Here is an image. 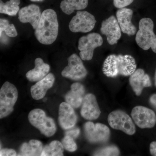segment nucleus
I'll return each mask as SVG.
<instances>
[{
    "label": "nucleus",
    "mask_w": 156,
    "mask_h": 156,
    "mask_svg": "<svg viewBox=\"0 0 156 156\" xmlns=\"http://www.w3.org/2000/svg\"><path fill=\"white\" fill-rule=\"evenodd\" d=\"M65 132V135L73 137L74 139L77 137L80 133V130L78 128H71Z\"/></svg>",
    "instance_id": "obj_30"
},
{
    "label": "nucleus",
    "mask_w": 156,
    "mask_h": 156,
    "mask_svg": "<svg viewBox=\"0 0 156 156\" xmlns=\"http://www.w3.org/2000/svg\"><path fill=\"white\" fill-rule=\"evenodd\" d=\"M20 0H10L6 3L0 1V13L9 16H15L20 11Z\"/></svg>",
    "instance_id": "obj_24"
},
{
    "label": "nucleus",
    "mask_w": 156,
    "mask_h": 156,
    "mask_svg": "<svg viewBox=\"0 0 156 156\" xmlns=\"http://www.w3.org/2000/svg\"><path fill=\"white\" fill-rule=\"evenodd\" d=\"M10 37H14L17 36V32L16 28L13 24L9 23V20L1 18L0 19V35L3 33Z\"/></svg>",
    "instance_id": "obj_25"
},
{
    "label": "nucleus",
    "mask_w": 156,
    "mask_h": 156,
    "mask_svg": "<svg viewBox=\"0 0 156 156\" xmlns=\"http://www.w3.org/2000/svg\"><path fill=\"white\" fill-rule=\"evenodd\" d=\"M85 92V88L82 84L74 83L71 86L70 90L65 95L66 101L73 108H78L83 104Z\"/></svg>",
    "instance_id": "obj_19"
},
{
    "label": "nucleus",
    "mask_w": 156,
    "mask_h": 156,
    "mask_svg": "<svg viewBox=\"0 0 156 156\" xmlns=\"http://www.w3.org/2000/svg\"><path fill=\"white\" fill-rule=\"evenodd\" d=\"M101 32L105 35L109 44H116L121 37L122 33L119 24L115 16H111L102 21Z\"/></svg>",
    "instance_id": "obj_12"
},
{
    "label": "nucleus",
    "mask_w": 156,
    "mask_h": 156,
    "mask_svg": "<svg viewBox=\"0 0 156 156\" xmlns=\"http://www.w3.org/2000/svg\"><path fill=\"white\" fill-rule=\"evenodd\" d=\"M84 130L86 138L91 143H105L109 139V128L101 123L87 122L84 125Z\"/></svg>",
    "instance_id": "obj_8"
},
{
    "label": "nucleus",
    "mask_w": 156,
    "mask_h": 156,
    "mask_svg": "<svg viewBox=\"0 0 156 156\" xmlns=\"http://www.w3.org/2000/svg\"><path fill=\"white\" fill-rule=\"evenodd\" d=\"M30 122L38 129L45 136H53L56 131V127L53 119L47 116L43 110L37 108L32 110L28 115Z\"/></svg>",
    "instance_id": "obj_4"
},
{
    "label": "nucleus",
    "mask_w": 156,
    "mask_h": 156,
    "mask_svg": "<svg viewBox=\"0 0 156 156\" xmlns=\"http://www.w3.org/2000/svg\"><path fill=\"white\" fill-rule=\"evenodd\" d=\"M50 70V65L45 63L41 58H37L35 60V67L29 71L26 76L30 82H38L48 75Z\"/></svg>",
    "instance_id": "obj_20"
},
{
    "label": "nucleus",
    "mask_w": 156,
    "mask_h": 156,
    "mask_svg": "<svg viewBox=\"0 0 156 156\" xmlns=\"http://www.w3.org/2000/svg\"><path fill=\"white\" fill-rule=\"evenodd\" d=\"M154 84L155 86L156 87V69L155 70V75H154Z\"/></svg>",
    "instance_id": "obj_34"
},
{
    "label": "nucleus",
    "mask_w": 156,
    "mask_h": 156,
    "mask_svg": "<svg viewBox=\"0 0 156 156\" xmlns=\"http://www.w3.org/2000/svg\"><path fill=\"white\" fill-rule=\"evenodd\" d=\"M67 60L68 66L61 73L62 76L76 81L80 80L87 76V70L81 58L77 54L74 53L71 55Z\"/></svg>",
    "instance_id": "obj_10"
},
{
    "label": "nucleus",
    "mask_w": 156,
    "mask_h": 156,
    "mask_svg": "<svg viewBox=\"0 0 156 156\" xmlns=\"http://www.w3.org/2000/svg\"><path fill=\"white\" fill-rule=\"evenodd\" d=\"M16 152L12 149L5 148L1 149L0 151L1 156H17Z\"/></svg>",
    "instance_id": "obj_29"
},
{
    "label": "nucleus",
    "mask_w": 156,
    "mask_h": 156,
    "mask_svg": "<svg viewBox=\"0 0 156 156\" xmlns=\"http://www.w3.org/2000/svg\"><path fill=\"white\" fill-rule=\"evenodd\" d=\"M108 121L112 128L122 131L128 135H133L136 132V127L132 119L123 111L112 112L108 115Z\"/></svg>",
    "instance_id": "obj_6"
},
{
    "label": "nucleus",
    "mask_w": 156,
    "mask_h": 156,
    "mask_svg": "<svg viewBox=\"0 0 156 156\" xmlns=\"http://www.w3.org/2000/svg\"><path fill=\"white\" fill-rule=\"evenodd\" d=\"M30 1L33 2H42L44 0H30Z\"/></svg>",
    "instance_id": "obj_33"
},
{
    "label": "nucleus",
    "mask_w": 156,
    "mask_h": 156,
    "mask_svg": "<svg viewBox=\"0 0 156 156\" xmlns=\"http://www.w3.org/2000/svg\"><path fill=\"white\" fill-rule=\"evenodd\" d=\"M88 3V0H62L60 7L63 13L70 15L76 10L80 11L86 9Z\"/></svg>",
    "instance_id": "obj_22"
},
{
    "label": "nucleus",
    "mask_w": 156,
    "mask_h": 156,
    "mask_svg": "<svg viewBox=\"0 0 156 156\" xmlns=\"http://www.w3.org/2000/svg\"><path fill=\"white\" fill-rule=\"evenodd\" d=\"M150 103L156 110V94H153L149 98Z\"/></svg>",
    "instance_id": "obj_32"
},
{
    "label": "nucleus",
    "mask_w": 156,
    "mask_h": 156,
    "mask_svg": "<svg viewBox=\"0 0 156 156\" xmlns=\"http://www.w3.org/2000/svg\"><path fill=\"white\" fill-rule=\"evenodd\" d=\"M154 22L151 18L140 20L135 40L137 44L143 50H147L151 48L156 53V35L154 33Z\"/></svg>",
    "instance_id": "obj_3"
},
{
    "label": "nucleus",
    "mask_w": 156,
    "mask_h": 156,
    "mask_svg": "<svg viewBox=\"0 0 156 156\" xmlns=\"http://www.w3.org/2000/svg\"><path fill=\"white\" fill-rule=\"evenodd\" d=\"M131 117L139 128H153L156 124V115L154 112L145 107L136 106L131 111Z\"/></svg>",
    "instance_id": "obj_11"
},
{
    "label": "nucleus",
    "mask_w": 156,
    "mask_h": 156,
    "mask_svg": "<svg viewBox=\"0 0 156 156\" xmlns=\"http://www.w3.org/2000/svg\"><path fill=\"white\" fill-rule=\"evenodd\" d=\"M103 43V39L99 34L92 33L81 37L78 42V49L82 60L89 61L93 57L94 50L100 47Z\"/></svg>",
    "instance_id": "obj_7"
},
{
    "label": "nucleus",
    "mask_w": 156,
    "mask_h": 156,
    "mask_svg": "<svg viewBox=\"0 0 156 156\" xmlns=\"http://www.w3.org/2000/svg\"><path fill=\"white\" fill-rule=\"evenodd\" d=\"M58 30L56 12L52 9H46L42 12L38 25L35 31L36 37L41 44L50 45L57 38Z\"/></svg>",
    "instance_id": "obj_2"
},
{
    "label": "nucleus",
    "mask_w": 156,
    "mask_h": 156,
    "mask_svg": "<svg viewBox=\"0 0 156 156\" xmlns=\"http://www.w3.org/2000/svg\"><path fill=\"white\" fill-rule=\"evenodd\" d=\"M133 11L131 9L127 8L119 9L116 12L117 20L123 33L128 36L135 34L136 28L131 22Z\"/></svg>",
    "instance_id": "obj_17"
},
{
    "label": "nucleus",
    "mask_w": 156,
    "mask_h": 156,
    "mask_svg": "<svg viewBox=\"0 0 156 156\" xmlns=\"http://www.w3.org/2000/svg\"><path fill=\"white\" fill-rule=\"evenodd\" d=\"M18 91L14 85L6 82L0 90V118L8 116L14 111L18 98Z\"/></svg>",
    "instance_id": "obj_5"
},
{
    "label": "nucleus",
    "mask_w": 156,
    "mask_h": 156,
    "mask_svg": "<svg viewBox=\"0 0 156 156\" xmlns=\"http://www.w3.org/2000/svg\"><path fill=\"white\" fill-rule=\"evenodd\" d=\"M150 153L152 156H156V141L151 143L150 146Z\"/></svg>",
    "instance_id": "obj_31"
},
{
    "label": "nucleus",
    "mask_w": 156,
    "mask_h": 156,
    "mask_svg": "<svg viewBox=\"0 0 156 156\" xmlns=\"http://www.w3.org/2000/svg\"><path fill=\"white\" fill-rule=\"evenodd\" d=\"M101 112L95 95L89 93L84 96L81 110V115L86 120L97 119L100 116Z\"/></svg>",
    "instance_id": "obj_13"
},
{
    "label": "nucleus",
    "mask_w": 156,
    "mask_h": 156,
    "mask_svg": "<svg viewBox=\"0 0 156 156\" xmlns=\"http://www.w3.org/2000/svg\"><path fill=\"white\" fill-rule=\"evenodd\" d=\"M41 9L38 6L31 4L20 10L18 18L22 23H29L35 30L38 25L41 16Z\"/></svg>",
    "instance_id": "obj_15"
},
{
    "label": "nucleus",
    "mask_w": 156,
    "mask_h": 156,
    "mask_svg": "<svg viewBox=\"0 0 156 156\" xmlns=\"http://www.w3.org/2000/svg\"><path fill=\"white\" fill-rule=\"evenodd\" d=\"M58 122L62 128L68 130L73 128L77 121V117L73 108L67 102L60 104L58 110Z\"/></svg>",
    "instance_id": "obj_14"
},
{
    "label": "nucleus",
    "mask_w": 156,
    "mask_h": 156,
    "mask_svg": "<svg viewBox=\"0 0 156 156\" xmlns=\"http://www.w3.org/2000/svg\"><path fill=\"white\" fill-rule=\"evenodd\" d=\"M120 151L118 147L115 145H109L105 147L95 151L94 156H119Z\"/></svg>",
    "instance_id": "obj_26"
},
{
    "label": "nucleus",
    "mask_w": 156,
    "mask_h": 156,
    "mask_svg": "<svg viewBox=\"0 0 156 156\" xmlns=\"http://www.w3.org/2000/svg\"><path fill=\"white\" fill-rule=\"evenodd\" d=\"M64 147L58 140H53L43 148L41 156H63Z\"/></svg>",
    "instance_id": "obj_23"
},
{
    "label": "nucleus",
    "mask_w": 156,
    "mask_h": 156,
    "mask_svg": "<svg viewBox=\"0 0 156 156\" xmlns=\"http://www.w3.org/2000/svg\"><path fill=\"white\" fill-rule=\"evenodd\" d=\"M134 0H113V5L118 9L125 8L133 2Z\"/></svg>",
    "instance_id": "obj_28"
},
{
    "label": "nucleus",
    "mask_w": 156,
    "mask_h": 156,
    "mask_svg": "<svg viewBox=\"0 0 156 156\" xmlns=\"http://www.w3.org/2000/svg\"><path fill=\"white\" fill-rule=\"evenodd\" d=\"M62 144L65 149L69 152L75 151L77 149V146L74 138L68 135H65L62 140Z\"/></svg>",
    "instance_id": "obj_27"
},
{
    "label": "nucleus",
    "mask_w": 156,
    "mask_h": 156,
    "mask_svg": "<svg viewBox=\"0 0 156 156\" xmlns=\"http://www.w3.org/2000/svg\"><path fill=\"white\" fill-rule=\"evenodd\" d=\"M95 17L87 11H78L69 23V30L74 33H87L95 27Z\"/></svg>",
    "instance_id": "obj_9"
},
{
    "label": "nucleus",
    "mask_w": 156,
    "mask_h": 156,
    "mask_svg": "<svg viewBox=\"0 0 156 156\" xmlns=\"http://www.w3.org/2000/svg\"><path fill=\"white\" fill-rule=\"evenodd\" d=\"M136 62L132 56L112 54L105 60L102 71L106 76L115 78L119 76H131L136 70Z\"/></svg>",
    "instance_id": "obj_1"
},
{
    "label": "nucleus",
    "mask_w": 156,
    "mask_h": 156,
    "mask_svg": "<svg viewBox=\"0 0 156 156\" xmlns=\"http://www.w3.org/2000/svg\"><path fill=\"white\" fill-rule=\"evenodd\" d=\"M129 83L136 95L139 96L144 88L151 86L150 77L141 69L136 70L129 78Z\"/></svg>",
    "instance_id": "obj_16"
},
{
    "label": "nucleus",
    "mask_w": 156,
    "mask_h": 156,
    "mask_svg": "<svg viewBox=\"0 0 156 156\" xmlns=\"http://www.w3.org/2000/svg\"><path fill=\"white\" fill-rule=\"evenodd\" d=\"M55 78L53 74L48 75L33 86L30 88L31 95L35 100H38L44 97L47 91L53 87Z\"/></svg>",
    "instance_id": "obj_18"
},
{
    "label": "nucleus",
    "mask_w": 156,
    "mask_h": 156,
    "mask_svg": "<svg viewBox=\"0 0 156 156\" xmlns=\"http://www.w3.org/2000/svg\"><path fill=\"white\" fill-rule=\"evenodd\" d=\"M43 148L41 141L31 140L28 143H24L21 145L18 156H41Z\"/></svg>",
    "instance_id": "obj_21"
}]
</instances>
